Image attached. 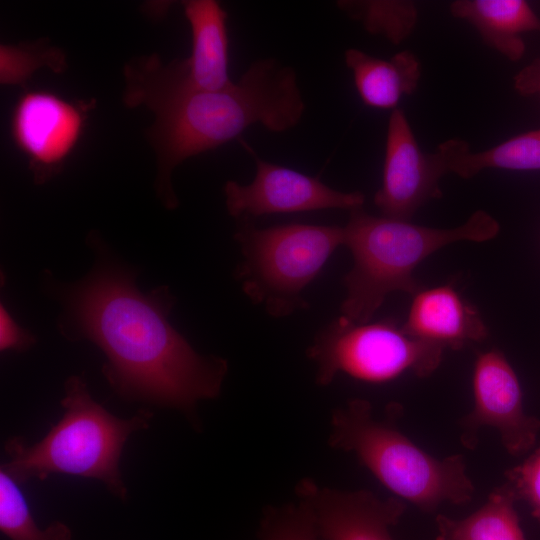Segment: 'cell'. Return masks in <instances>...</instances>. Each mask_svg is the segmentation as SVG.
<instances>
[{
  "label": "cell",
  "mask_w": 540,
  "mask_h": 540,
  "mask_svg": "<svg viewBox=\"0 0 540 540\" xmlns=\"http://www.w3.org/2000/svg\"><path fill=\"white\" fill-rule=\"evenodd\" d=\"M94 245L93 271L76 284L55 286L65 306L62 334L103 351L102 372L118 396L194 416L199 401L220 394L227 361L200 355L169 323L174 301L167 287L143 294L132 271Z\"/></svg>",
  "instance_id": "cell-1"
},
{
  "label": "cell",
  "mask_w": 540,
  "mask_h": 540,
  "mask_svg": "<svg viewBox=\"0 0 540 540\" xmlns=\"http://www.w3.org/2000/svg\"><path fill=\"white\" fill-rule=\"evenodd\" d=\"M143 106L156 117L147 137L156 152L157 194L168 209L179 204L172 173L185 160L240 139L255 124L286 132L305 112L295 69L272 57L253 61L222 90L159 94Z\"/></svg>",
  "instance_id": "cell-2"
},
{
  "label": "cell",
  "mask_w": 540,
  "mask_h": 540,
  "mask_svg": "<svg viewBox=\"0 0 540 540\" xmlns=\"http://www.w3.org/2000/svg\"><path fill=\"white\" fill-rule=\"evenodd\" d=\"M63 415L39 441L28 444L22 437L4 445L7 461L1 469L18 484L68 474L102 482L122 501L128 489L120 471L125 443L138 431L149 428L153 412L139 409L129 418L109 412L91 396L80 376H70L61 400Z\"/></svg>",
  "instance_id": "cell-3"
},
{
  "label": "cell",
  "mask_w": 540,
  "mask_h": 540,
  "mask_svg": "<svg viewBox=\"0 0 540 540\" xmlns=\"http://www.w3.org/2000/svg\"><path fill=\"white\" fill-rule=\"evenodd\" d=\"M343 231V246L352 253L353 266L343 278L346 296L340 311L361 324L370 322L390 293L413 296L422 289L413 273L428 256L458 241L493 239L500 225L483 210L458 227L443 229L373 216L357 208L350 211Z\"/></svg>",
  "instance_id": "cell-4"
},
{
  "label": "cell",
  "mask_w": 540,
  "mask_h": 540,
  "mask_svg": "<svg viewBox=\"0 0 540 540\" xmlns=\"http://www.w3.org/2000/svg\"><path fill=\"white\" fill-rule=\"evenodd\" d=\"M399 405L384 419L374 416L365 399L350 400L331 416L330 445L353 453L360 464L397 498L423 512L442 503L466 504L475 492L461 454L438 459L425 452L396 425Z\"/></svg>",
  "instance_id": "cell-5"
},
{
  "label": "cell",
  "mask_w": 540,
  "mask_h": 540,
  "mask_svg": "<svg viewBox=\"0 0 540 540\" xmlns=\"http://www.w3.org/2000/svg\"><path fill=\"white\" fill-rule=\"evenodd\" d=\"M234 238L243 255L238 279L244 293L274 317L306 306L304 289L343 246V227L290 223L258 228L242 220Z\"/></svg>",
  "instance_id": "cell-6"
},
{
  "label": "cell",
  "mask_w": 540,
  "mask_h": 540,
  "mask_svg": "<svg viewBox=\"0 0 540 540\" xmlns=\"http://www.w3.org/2000/svg\"><path fill=\"white\" fill-rule=\"evenodd\" d=\"M444 349L389 321L360 324L340 316L316 336L308 356L317 365V383L325 386L340 372L370 383L406 372L428 377L439 367Z\"/></svg>",
  "instance_id": "cell-7"
},
{
  "label": "cell",
  "mask_w": 540,
  "mask_h": 540,
  "mask_svg": "<svg viewBox=\"0 0 540 540\" xmlns=\"http://www.w3.org/2000/svg\"><path fill=\"white\" fill-rule=\"evenodd\" d=\"M191 28V54L163 64L156 54L131 59L124 67L125 93L134 103L163 93L218 91L229 74L227 13L215 0L181 2Z\"/></svg>",
  "instance_id": "cell-8"
},
{
  "label": "cell",
  "mask_w": 540,
  "mask_h": 540,
  "mask_svg": "<svg viewBox=\"0 0 540 540\" xmlns=\"http://www.w3.org/2000/svg\"><path fill=\"white\" fill-rule=\"evenodd\" d=\"M240 143L254 159L253 181L242 185L229 180L224 185L228 213L241 220L272 214H290L324 209L362 208L365 195L360 191L343 192L331 188L319 178L306 175L259 157L241 138Z\"/></svg>",
  "instance_id": "cell-9"
},
{
  "label": "cell",
  "mask_w": 540,
  "mask_h": 540,
  "mask_svg": "<svg viewBox=\"0 0 540 540\" xmlns=\"http://www.w3.org/2000/svg\"><path fill=\"white\" fill-rule=\"evenodd\" d=\"M474 407L460 422L462 445L477 447L483 427H493L503 447L513 456L529 451L540 433V419L524 411L520 382L498 349L479 353L473 369Z\"/></svg>",
  "instance_id": "cell-10"
},
{
  "label": "cell",
  "mask_w": 540,
  "mask_h": 540,
  "mask_svg": "<svg viewBox=\"0 0 540 540\" xmlns=\"http://www.w3.org/2000/svg\"><path fill=\"white\" fill-rule=\"evenodd\" d=\"M449 173L441 153L420 148L404 111H391L385 145L382 183L374 196L381 216L410 221L431 199L442 196L441 177Z\"/></svg>",
  "instance_id": "cell-11"
},
{
  "label": "cell",
  "mask_w": 540,
  "mask_h": 540,
  "mask_svg": "<svg viewBox=\"0 0 540 540\" xmlns=\"http://www.w3.org/2000/svg\"><path fill=\"white\" fill-rule=\"evenodd\" d=\"M85 110L49 92L30 91L21 96L13 111L12 136L29 157L36 183H44L60 171L80 137Z\"/></svg>",
  "instance_id": "cell-12"
},
{
  "label": "cell",
  "mask_w": 540,
  "mask_h": 540,
  "mask_svg": "<svg viewBox=\"0 0 540 540\" xmlns=\"http://www.w3.org/2000/svg\"><path fill=\"white\" fill-rule=\"evenodd\" d=\"M298 493L324 540H392L389 529L406 509L397 497L382 500L367 490L321 488L311 480L301 481Z\"/></svg>",
  "instance_id": "cell-13"
},
{
  "label": "cell",
  "mask_w": 540,
  "mask_h": 540,
  "mask_svg": "<svg viewBox=\"0 0 540 540\" xmlns=\"http://www.w3.org/2000/svg\"><path fill=\"white\" fill-rule=\"evenodd\" d=\"M401 328L410 336L451 349L482 342L488 336L478 310L450 285L422 288L414 294Z\"/></svg>",
  "instance_id": "cell-14"
},
{
  "label": "cell",
  "mask_w": 540,
  "mask_h": 540,
  "mask_svg": "<svg viewBox=\"0 0 540 540\" xmlns=\"http://www.w3.org/2000/svg\"><path fill=\"white\" fill-rule=\"evenodd\" d=\"M450 12L470 23L486 45L511 61L525 53L522 34L540 31V18L523 0H457Z\"/></svg>",
  "instance_id": "cell-15"
},
{
  "label": "cell",
  "mask_w": 540,
  "mask_h": 540,
  "mask_svg": "<svg viewBox=\"0 0 540 540\" xmlns=\"http://www.w3.org/2000/svg\"><path fill=\"white\" fill-rule=\"evenodd\" d=\"M344 60L362 102L376 109H396L402 96L416 90L421 76L419 60L408 50L381 59L349 48Z\"/></svg>",
  "instance_id": "cell-16"
},
{
  "label": "cell",
  "mask_w": 540,
  "mask_h": 540,
  "mask_svg": "<svg viewBox=\"0 0 540 540\" xmlns=\"http://www.w3.org/2000/svg\"><path fill=\"white\" fill-rule=\"evenodd\" d=\"M437 150L448 172L464 179L487 168L540 170V129L519 134L480 152H472L468 143L460 139H449Z\"/></svg>",
  "instance_id": "cell-17"
},
{
  "label": "cell",
  "mask_w": 540,
  "mask_h": 540,
  "mask_svg": "<svg viewBox=\"0 0 540 540\" xmlns=\"http://www.w3.org/2000/svg\"><path fill=\"white\" fill-rule=\"evenodd\" d=\"M516 499L504 483L492 490L483 506L462 519L436 516V540H526L515 509Z\"/></svg>",
  "instance_id": "cell-18"
},
{
  "label": "cell",
  "mask_w": 540,
  "mask_h": 540,
  "mask_svg": "<svg viewBox=\"0 0 540 540\" xmlns=\"http://www.w3.org/2000/svg\"><path fill=\"white\" fill-rule=\"evenodd\" d=\"M338 9L359 22L370 34L399 44L413 31L417 21L415 5L394 0H339Z\"/></svg>",
  "instance_id": "cell-19"
},
{
  "label": "cell",
  "mask_w": 540,
  "mask_h": 540,
  "mask_svg": "<svg viewBox=\"0 0 540 540\" xmlns=\"http://www.w3.org/2000/svg\"><path fill=\"white\" fill-rule=\"evenodd\" d=\"M0 530L10 540H72L71 529L61 521L41 528L34 519L19 484L0 470Z\"/></svg>",
  "instance_id": "cell-20"
},
{
  "label": "cell",
  "mask_w": 540,
  "mask_h": 540,
  "mask_svg": "<svg viewBox=\"0 0 540 540\" xmlns=\"http://www.w3.org/2000/svg\"><path fill=\"white\" fill-rule=\"evenodd\" d=\"M48 67L56 73L66 68L64 54L45 43L1 45L0 81L6 85H24L33 72Z\"/></svg>",
  "instance_id": "cell-21"
},
{
  "label": "cell",
  "mask_w": 540,
  "mask_h": 540,
  "mask_svg": "<svg viewBox=\"0 0 540 540\" xmlns=\"http://www.w3.org/2000/svg\"><path fill=\"white\" fill-rule=\"evenodd\" d=\"M319 534L309 506L302 500L270 511L265 517L261 540H318Z\"/></svg>",
  "instance_id": "cell-22"
},
{
  "label": "cell",
  "mask_w": 540,
  "mask_h": 540,
  "mask_svg": "<svg viewBox=\"0 0 540 540\" xmlns=\"http://www.w3.org/2000/svg\"><path fill=\"white\" fill-rule=\"evenodd\" d=\"M504 476L516 501H524L540 524V446L520 465L508 469Z\"/></svg>",
  "instance_id": "cell-23"
},
{
  "label": "cell",
  "mask_w": 540,
  "mask_h": 540,
  "mask_svg": "<svg viewBox=\"0 0 540 540\" xmlns=\"http://www.w3.org/2000/svg\"><path fill=\"white\" fill-rule=\"evenodd\" d=\"M35 337L20 327L1 305L0 310V348L2 351L13 350L22 352L28 350L34 343Z\"/></svg>",
  "instance_id": "cell-24"
},
{
  "label": "cell",
  "mask_w": 540,
  "mask_h": 540,
  "mask_svg": "<svg viewBox=\"0 0 540 540\" xmlns=\"http://www.w3.org/2000/svg\"><path fill=\"white\" fill-rule=\"evenodd\" d=\"M514 87L522 95H540V58L534 60L514 77Z\"/></svg>",
  "instance_id": "cell-25"
}]
</instances>
